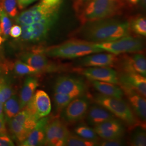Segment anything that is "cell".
<instances>
[{
	"instance_id": "d6a6232c",
	"label": "cell",
	"mask_w": 146,
	"mask_h": 146,
	"mask_svg": "<svg viewBox=\"0 0 146 146\" xmlns=\"http://www.w3.org/2000/svg\"><path fill=\"white\" fill-rule=\"evenodd\" d=\"M131 145L145 146L146 145V131L142 128H138L133 134L131 138Z\"/></svg>"
},
{
	"instance_id": "836d02e7",
	"label": "cell",
	"mask_w": 146,
	"mask_h": 146,
	"mask_svg": "<svg viewBox=\"0 0 146 146\" xmlns=\"http://www.w3.org/2000/svg\"><path fill=\"white\" fill-rule=\"evenodd\" d=\"M2 8L11 18H15L18 15L17 0H3Z\"/></svg>"
},
{
	"instance_id": "7a4b0ae2",
	"label": "cell",
	"mask_w": 146,
	"mask_h": 146,
	"mask_svg": "<svg viewBox=\"0 0 146 146\" xmlns=\"http://www.w3.org/2000/svg\"><path fill=\"white\" fill-rule=\"evenodd\" d=\"M124 7L123 0H91L77 13L81 22L84 24L118 15L122 13Z\"/></svg>"
},
{
	"instance_id": "3957f363",
	"label": "cell",
	"mask_w": 146,
	"mask_h": 146,
	"mask_svg": "<svg viewBox=\"0 0 146 146\" xmlns=\"http://www.w3.org/2000/svg\"><path fill=\"white\" fill-rule=\"evenodd\" d=\"M43 52L47 56L50 58L72 59L104 51L97 47L94 42L84 40H72L48 47L43 50Z\"/></svg>"
},
{
	"instance_id": "7c38bea8",
	"label": "cell",
	"mask_w": 146,
	"mask_h": 146,
	"mask_svg": "<svg viewBox=\"0 0 146 146\" xmlns=\"http://www.w3.org/2000/svg\"><path fill=\"white\" fill-rule=\"evenodd\" d=\"M19 58L21 61L36 68L41 73L56 70V66L49 62L43 50L22 52L19 55Z\"/></svg>"
},
{
	"instance_id": "603a6c76",
	"label": "cell",
	"mask_w": 146,
	"mask_h": 146,
	"mask_svg": "<svg viewBox=\"0 0 146 146\" xmlns=\"http://www.w3.org/2000/svg\"><path fill=\"white\" fill-rule=\"evenodd\" d=\"M19 97L13 94L3 104V115L5 122L13 119L21 110Z\"/></svg>"
},
{
	"instance_id": "f546056e",
	"label": "cell",
	"mask_w": 146,
	"mask_h": 146,
	"mask_svg": "<svg viewBox=\"0 0 146 146\" xmlns=\"http://www.w3.org/2000/svg\"><path fill=\"white\" fill-rule=\"evenodd\" d=\"M130 29L136 34L146 36V19L143 16H139L129 22Z\"/></svg>"
},
{
	"instance_id": "8d00e7d4",
	"label": "cell",
	"mask_w": 146,
	"mask_h": 146,
	"mask_svg": "<svg viewBox=\"0 0 146 146\" xmlns=\"http://www.w3.org/2000/svg\"><path fill=\"white\" fill-rule=\"evenodd\" d=\"M22 33V28L21 26L16 25L11 27L9 35L15 38H17L21 36Z\"/></svg>"
},
{
	"instance_id": "5bb4252c",
	"label": "cell",
	"mask_w": 146,
	"mask_h": 146,
	"mask_svg": "<svg viewBox=\"0 0 146 146\" xmlns=\"http://www.w3.org/2000/svg\"><path fill=\"white\" fill-rule=\"evenodd\" d=\"M94 130L98 136L104 140L121 139L125 133L122 123L115 118L95 125Z\"/></svg>"
},
{
	"instance_id": "52a82bcc",
	"label": "cell",
	"mask_w": 146,
	"mask_h": 146,
	"mask_svg": "<svg viewBox=\"0 0 146 146\" xmlns=\"http://www.w3.org/2000/svg\"><path fill=\"white\" fill-rule=\"evenodd\" d=\"M96 46L104 51L119 55L123 53L140 52L144 48V44L140 38L127 35L110 41L96 43Z\"/></svg>"
},
{
	"instance_id": "4316f807",
	"label": "cell",
	"mask_w": 146,
	"mask_h": 146,
	"mask_svg": "<svg viewBox=\"0 0 146 146\" xmlns=\"http://www.w3.org/2000/svg\"><path fill=\"white\" fill-rule=\"evenodd\" d=\"M13 94L11 81L7 77L0 78V101L3 104Z\"/></svg>"
},
{
	"instance_id": "cb8c5ba5",
	"label": "cell",
	"mask_w": 146,
	"mask_h": 146,
	"mask_svg": "<svg viewBox=\"0 0 146 146\" xmlns=\"http://www.w3.org/2000/svg\"><path fill=\"white\" fill-rule=\"evenodd\" d=\"M7 123L13 137L19 144L25 141L31 133L14 119L10 120Z\"/></svg>"
},
{
	"instance_id": "4fadbf2b",
	"label": "cell",
	"mask_w": 146,
	"mask_h": 146,
	"mask_svg": "<svg viewBox=\"0 0 146 146\" xmlns=\"http://www.w3.org/2000/svg\"><path fill=\"white\" fill-rule=\"evenodd\" d=\"M90 80H95L119 84V75L114 69L110 67H92L78 69Z\"/></svg>"
},
{
	"instance_id": "8992f818",
	"label": "cell",
	"mask_w": 146,
	"mask_h": 146,
	"mask_svg": "<svg viewBox=\"0 0 146 146\" xmlns=\"http://www.w3.org/2000/svg\"><path fill=\"white\" fill-rule=\"evenodd\" d=\"M59 14L32 24L21 26L22 33L18 38L20 42L35 43L40 42L47 36L58 21Z\"/></svg>"
},
{
	"instance_id": "ba28073f",
	"label": "cell",
	"mask_w": 146,
	"mask_h": 146,
	"mask_svg": "<svg viewBox=\"0 0 146 146\" xmlns=\"http://www.w3.org/2000/svg\"><path fill=\"white\" fill-rule=\"evenodd\" d=\"M86 90L87 86L84 81L72 76H60L54 84L55 93L66 94L74 98L84 95Z\"/></svg>"
},
{
	"instance_id": "30bf717a",
	"label": "cell",
	"mask_w": 146,
	"mask_h": 146,
	"mask_svg": "<svg viewBox=\"0 0 146 146\" xmlns=\"http://www.w3.org/2000/svg\"><path fill=\"white\" fill-rule=\"evenodd\" d=\"M50 120L47 124L44 145L66 146V141L70 133L67 127L61 120L58 119L52 121Z\"/></svg>"
},
{
	"instance_id": "ab89813d",
	"label": "cell",
	"mask_w": 146,
	"mask_h": 146,
	"mask_svg": "<svg viewBox=\"0 0 146 146\" xmlns=\"http://www.w3.org/2000/svg\"><path fill=\"white\" fill-rule=\"evenodd\" d=\"M7 134V131L5 125V121L0 119V134Z\"/></svg>"
},
{
	"instance_id": "9a60e30c",
	"label": "cell",
	"mask_w": 146,
	"mask_h": 146,
	"mask_svg": "<svg viewBox=\"0 0 146 146\" xmlns=\"http://www.w3.org/2000/svg\"><path fill=\"white\" fill-rule=\"evenodd\" d=\"M120 87L127 96L131 108L136 116L146 123V101L145 98L135 90L125 85L120 84Z\"/></svg>"
},
{
	"instance_id": "b9f144b4",
	"label": "cell",
	"mask_w": 146,
	"mask_h": 146,
	"mask_svg": "<svg viewBox=\"0 0 146 146\" xmlns=\"http://www.w3.org/2000/svg\"><path fill=\"white\" fill-rule=\"evenodd\" d=\"M128 3L131 5H136L140 1V0H127Z\"/></svg>"
},
{
	"instance_id": "f1b7e54d",
	"label": "cell",
	"mask_w": 146,
	"mask_h": 146,
	"mask_svg": "<svg viewBox=\"0 0 146 146\" xmlns=\"http://www.w3.org/2000/svg\"><path fill=\"white\" fill-rule=\"evenodd\" d=\"M12 27L10 17L5 13V11L0 7V29L3 40L7 38L10 34Z\"/></svg>"
},
{
	"instance_id": "7bdbcfd3",
	"label": "cell",
	"mask_w": 146,
	"mask_h": 146,
	"mask_svg": "<svg viewBox=\"0 0 146 146\" xmlns=\"http://www.w3.org/2000/svg\"><path fill=\"white\" fill-rule=\"evenodd\" d=\"M141 1V5L143 7H146V0H140Z\"/></svg>"
},
{
	"instance_id": "7402d4cb",
	"label": "cell",
	"mask_w": 146,
	"mask_h": 146,
	"mask_svg": "<svg viewBox=\"0 0 146 146\" xmlns=\"http://www.w3.org/2000/svg\"><path fill=\"white\" fill-rule=\"evenodd\" d=\"M91 82L100 94L119 99H122L123 96V90L117 84L95 80H91Z\"/></svg>"
},
{
	"instance_id": "5b68a950",
	"label": "cell",
	"mask_w": 146,
	"mask_h": 146,
	"mask_svg": "<svg viewBox=\"0 0 146 146\" xmlns=\"http://www.w3.org/2000/svg\"><path fill=\"white\" fill-rule=\"evenodd\" d=\"M94 99L96 104L109 110L131 128L139 125V121L131 107L122 99L108 96L100 93L94 95Z\"/></svg>"
},
{
	"instance_id": "2e32d148",
	"label": "cell",
	"mask_w": 146,
	"mask_h": 146,
	"mask_svg": "<svg viewBox=\"0 0 146 146\" xmlns=\"http://www.w3.org/2000/svg\"><path fill=\"white\" fill-rule=\"evenodd\" d=\"M48 116L43 117L37 122L36 125L31 131L26 139L19 145L22 146H38L44 145L47 124L50 120Z\"/></svg>"
},
{
	"instance_id": "44dd1931",
	"label": "cell",
	"mask_w": 146,
	"mask_h": 146,
	"mask_svg": "<svg viewBox=\"0 0 146 146\" xmlns=\"http://www.w3.org/2000/svg\"><path fill=\"white\" fill-rule=\"evenodd\" d=\"M38 86V82L36 78L28 76L25 79L19 97L21 110H23L31 100Z\"/></svg>"
},
{
	"instance_id": "8fae6325",
	"label": "cell",
	"mask_w": 146,
	"mask_h": 146,
	"mask_svg": "<svg viewBox=\"0 0 146 146\" xmlns=\"http://www.w3.org/2000/svg\"><path fill=\"white\" fill-rule=\"evenodd\" d=\"M89 105L88 99L84 95L74 99L62 111L63 119L69 123L83 119L87 114Z\"/></svg>"
},
{
	"instance_id": "4dcf8cb0",
	"label": "cell",
	"mask_w": 146,
	"mask_h": 146,
	"mask_svg": "<svg viewBox=\"0 0 146 146\" xmlns=\"http://www.w3.org/2000/svg\"><path fill=\"white\" fill-rule=\"evenodd\" d=\"M75 133L81 137L90 140L98 141V136L94 129H92L87 125H80L74 129Z\"/></svg>"
},
{
	"instance_id": "1f68e13d",
	"label": "cell",
	"mask_w": 146,
	"mask_h": 146,
	"mask_svg": "<svg viewBox=\"0 0 146 146\" xmlns=\"http://www.w3.org/2000/svg\"><path fill=\"white\" fill-rule=\"evenodd\" d=\"M54 98L56 110L58 113H61L66 107L75 99L73 96L58 93H55Z\"/></svg>"
},
{
	"instance_id": "f35d334b",
	"label": "cell",
	"mask_w": 146,
	"mask_h": 146,
	"mask_svg": "<svg viewBox=\"0 0 146 146\" xmlns=\"http://www.w3.org/2000/svg\"><path fill=\"white\" fill-rule=\"evenodd\" d=\"M91 0H76L75 2V9L76 11H78L82 6L87 3Z\"/></svg>"
},
{
	"instance_id": "d4e9b609",
	"label": "cell",
	"mask_w": 146,
	"mask_h": 146,
	"mask_svg": "<svg viewBox=\"0 0 146 146\" xmlns=\"http://www.w3.org/2000/svg\"><path fill=\"white\" fill-rule=\"evenodd\" d=\"M13 119L30 132H31L35 125H36L37 122L38 121L32 116L25 109L21 110Z\"/></svg>"
},
{
	"instance_id": "6da1fadb",
	"label": "cell",
	"mask_w": 146,
	"mask_h": 146,
	"mask_svg": "<svg viewBox=\"0 0 146 146\" xmlns=\"http://www.w3.org/2000/svg\"><path fill=\"white\" fill-rule=\"evenodd\" d=\"M130 31L129 22L108 18L82 24L78 35L84 40L99 43L129 35Z\"/></svg>"
},
{
	"instance_id": "ac0fdd59",
	"label": "cell",
	"mask_w": 146,
	"mask_h": 146,
	"mask_svg": "<svg viewBox=\"0 0 146 146\" xmlns=\"http://www.w3.org/2000/svg\"><path fill=\"white\" fill-rule=\"evenodd\" d=\"M124 72L138 73L146 77V60L143 54L136 52L131 56H125L121 62Z\"/></svg>"
},
{
	"instance_id": "d6986e66",
	"label": "cell",
	"mask_w": 146,
	"mask_h": 146,
	"mask_svg": "<svg viewBox=\"0 0 146 146\" xmlns=\"http://www.w3.org/2000/svg\"><path fill=\"white\" fill-rule=\"evenodd\" d=\"M119 84L130 87L146 98V77L138 73L124 72L119 75Z\"/></svg>"
},
{
	"instance_id": "277c9868",
	"label": "cell",
	"mask_w": 146,
	"mask_h": 146,
	"mask_svg": "<svg viewBox=\"0 0 146 146\" xmlns=\"http://www.w3.org/2000/svg\"><path fill=\"white\" fill-rule=\"evenodd\" d=\"M63 0H41L31 8L15 17L16 25L21 26L32 24L60 14Z\"/></svg>"
},
{
	"instance_id": "f6af8a7d",
	"label": "cell",
	"mask_w": 146,
	"mask_h": 146,
	"mask_svg": "<svg viewBox=\"0 0 146 146\" xmlns=\"http://www.w3.org/2000/svg\"><path fill=\"white\" fill-rule=\"evenodd\" d=\"M0 34H1V29H0Z\"/></svg>"
},
{
	"instance_id": "d590c367",
	"label": "cell",
	"mask_w": 146,
	"mask_h": 146,
	"mask_svg": "<svg viewBox=\"0 0 146 146\" xmlns=\"http://www.w3.org/2000/svg\"><path fill=\"white\" fill-rule=\"evenodd\" d=\"M14 142L8 134H0V146H14Z\"/></svg>"
},
{
	"instance_id": "ffe728a7",
	"label": "cell",
	"mask_w": 146,
	"mask_h": 146,
	"mask_svg": "<svg viewBox=\"0 0 146 146\" xmlns=\"http://www.w3.org/2000/svg\"><path fill=\"white\" fill-rule=\"evenodd\" d=\"M85 117L89 124L94 127L115 117L109 110L98 104H94L88 108Z\"/></svg>"
},
{
	"instance_id": "484cf974",
	"label": "cell",
	"mask_w": 146,
	"mask_h": 146,
	"mask_svg": "<svg viewBox=\"0 0 146 146\" xmlns=\"http://www.w3.org/2000/svg\"><path fill=\"white\" fill-rule=\"evenodd\" d=\"M99 145V141L90 140L80 136L69 133L66 146H95Z\"/></svg>"
},
{
	"instance_id": "60d3db41",
	"label": "cell",
	"mask_w": 146,
	"mask_h": 146,
	"mask_svg": "<svg viewBox=\"0 0 146 146\" xmlns=\"http://www.w3.org/2000/svg\"><path fill=\"white\" fill-rule=\"evenodd\" d=\"M0 119L1 120L5 121L4 115H3V104L0 101Z\"/></svg>"
},
{
	"instance_id": "ee69618b",
	"label": "cell",
	"mask_w": 146,
	"mask_h": 146,
	"mask_svg": "<svg viewBox=\"0 0 146 146\" xmlns=\"http://www.w3.org/2000/svg\"><path fill=\"white\" fill-rule=\"evenodd\" d=\"M3 40H3V37H2V36H1V35H0V44L2 43V42L3 41Z\"/></svg>"
},
{
	"instance_id": "e575fe53",
	"label": "cell",
	"mask_w": 146,
	"mask_h": 146,
	"mask_svg": "<svg viewBox=\"0 0 146 146\" xmlns=\"http://www.w3.org/2000/svg\"><path fill=\"white\" fill-rule=\"evenodd\" d=\"M123 145L121 139L104 140L99 142V145L102 146H120Z\"/></svg>"
},
{
	"instance_id": "9c48e42d",
	"label": "cell",
	"mask_w": 146,
	"mask_h": 146,
	"mask_svg": "<svg viewBox=\"0 0 146 146\" xmlns=\"http://www.w3.org/2000/svg\"><path fill=\"white\" fill-rule=\"evenodd\" d=\"M23 109L38 120L50 114L52 110L50 98L44 91L38 90Z\"/></svg>"
},
{
	"instance_id": "83f0119b",
	"label": "cell",
	"mask_w": 146,
	"mask_h": 146,
	"mask_svg": "<svg viewBox=\"0 0 146 146\" xmlns=\"http://www.w3.org/2000/svg\"><path fill=\"white\" fill-rule=\"evenodd\" d=\"M14 71L16 74L18 75H31L40 74L41 72L36 68L31 67V66L26 63L18 60L14 64Z\"/></svg>"
},
{
	"instance_id": "74e56055",
	"label": "cell",
	"mask_w": 146,
	"mask_h": 146,
	"mask_svg": "<svg viewBox=\"0 0 146 146\" xmlns=\"http://www.w3.org/2000/svg\"><path fill=\"white\" fill-rule=\"evenodd\" d=\"M37 0H17L19 8L22 9L26 8L28 5L34 3Z\"/></svg>"
},
{
	"instance_id": "e0dca14e",
	"label": "cell",
	"mask_w": 146,
	"mask_h": 146,
	"mask_svg": "<svg viewBox=\"0 0 146 146\" xmlns=\"http://www.w3.org/2000/svg\"><path fill=\"white\" fill-rule=\"evenodd\" d=\"M98 52L84 56L80 61V66L83 67H109L117 60L116 55L112 53Z\"/></svg>"
}]
</instances>
